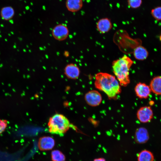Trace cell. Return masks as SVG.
Returning a JSON list of instances; mask_svg holds the SVG:
<instances>
[{
	"instance_id": "1",
	"label": "cell",
	"mask_w": 161,
	"mask_h": 161,
	"mask_svg": "<svg viewBox=\"0 0 161 161\" xmlns=\"http://www.w3.org/2000/svg\"><path fill=\"white\" fill-rule=\"evenodd\" d=\"M95 88L104 92L110 100L116 99L121 92V88L116 77L106 72H100L95 76Z\"/></svg>"
},
{
	"instance_id": "2",
	"label": "cell",
	"mask_w": 161,
	"mask_h": 161,
	"mask_svg": "<svg viewBox=\"0 0 161 161\" xmlns=\"http://www.w3.org/2000/svg\"><path fill=\"white\" fill-rule=\"evenodd\" d=\"M133 63V61L126 55L112 62L113 72L121 86L126 87L130 83L129 71Z\"/></svg>"
},
{
	"instance_id": "3",
	"label": "cell",
	"mask_w": 161,
	"mask_h": 161,
	"mask_svg": "<svg viewBox=\"0 0 161 161\" xmlns=\"http://www.w3.org/2000/svg\"><path fill=\"white\" fill-rule=\"evenodd\" d=\"M69 120L61 114H56L50 117L48 123L49 131L53 134L64 135L70 126Z\"/></svg>"
},
{
	"instance_id": "4",
	"label": "cell",
	"mask_w": 161,
	"mask_h": 161,
	"mask_svg": "<svg viewBox=\"0 0 161 161\" xmlns=\"http://www.w3.org/2000/svg\"><path fill=\"white\" fill-rule=\"evenodd\" d=\"M69 33L68 28L65 25L59 24L55 26L52 31L53 38L60 41H64L68 37Z\"/></svg>"
},
{
	"instance_id": "5",
	"label": "cell",
	"mask_w": 161,
	"mask_h": 161,
	"mask_svg": "<svg viewBox=\"0 0 161 161\" xmlns=\"http://www.w3.org/2000/svg\"><path fill=\"white\" fill-rule=\"evenodd\" d=\"M86 103L89 106L96 107L101 103L102 98L101 94L96 90H92L86 92L84 96Z\"/></svg>"
},
{
	"instance_id": "6",
	"label": "cell",
	"mask_w": 161,
	"mask_h": 161,
	"mask_svg": "<svg viewBox=\"0 0 161 161\" xmlns=\"http://www.w3.org/2000/svg\"><path fill=\"white\" fill-rule=\"evenodd\" d=\"M137 117L141 123H146L150 122L153 116V111L150 106H144L140 108L137 112Z\"/></svg>"
},
{
	"instance_id": "7",
	"label": "cell",
	"mask_w": 161,
	"mask_h": 161,
	"mask_svg": "<svg viewBox=\"0 0 161 161\" xmlns=\"http://www.w3.org/2000/svg\"><path fill=\"white\" fill-rule=\"evenodd\" d=\"M134 90L136 96L140 99L147 98L151 92L149 86L142 82L136 84Z\"/></svg>"
},
{
	"instance_id": "8",
	"label": "cell",
	"mask_w": 161,
	"mask_h": 161,
	"mask_svg": "<svg viewBox=\"0 0 161 161\" xmlns=\"http://www.w3.org/2000/svg\"><path fill=\"white\" fill-rule=\"evenodd\" d=\"M64 73L68 78L75 80L79 77L80 70L79 67L76 64L70 63L66 66L64 68Z\"/></svg>"
},
{
	"instance_id": "9",
	"label": "cell",
	"mask_w": 161,
	"mask_h": 161,
	"mask_svg": "<svg viewBox=\"0 0 161 161\" xmlns=\"http://www.w3.org/2000/svg\"><path fill=\"white\" fill-rule=\"evenodd\" d=\"M149 139V135L148 130L145 128L140 127L137 128L134 134V140L137 143L144 144Z\"/></svg>"
},
{
	"instance_id": "10",
	"label": "cell",
	"mask_w": 161,
	"mask_h": 161,
	"mask_svg": "<svg viewBox=\"0 0 161 161\" xmlns=\"http://www.w3.org/2000/svg\"><path fill=\"white\" fill-rule=\"evenodd\" d=\"M55 145L54 139L51 137L44 136L40 137L38 141V147L42 151L52 149Z\"/></svg>"
},
{
	"instance_id": "11",
	"label": "cell",
	"mask_w": 161,
	"mask_h": 161,
	"mask_svg": "<svg viewBox=\"0 0 161 161\" xmlns=\"http://www.w3.org/2000/svg\"><path fill=\"white\" fill-rule=\"evenodd\" d=\"M96 28L100 33L103 34L108 32L112 28V24L110 19L107 18L100 19L97 23Z\"/></svg>"
},
{
	"instance_id": "12",
	"label": "cell",
	"mask_w": 161,
	"mask_h": 161,
	"mask_svg": "<svg viewBox=\"0 0 161 161\" xmlns=\"http://www.w3.org/2000/svg\"><path fill=\"white\" fill-rule=\"evenodd\" d=\"M151 92L157 95H161V76L154 77L149 85Z\"/></svg>"
},
{
	"instance_id": "13",
	"label": "cell",
	"mask_w": 161,
	"mask_h": 161,
	"mask_svg": "<svg viewBox=\"0 0 161 161\" xmlns=\"http://www.w3.org/2000/svg\"><path fill=\"white\" fill-rule=\"evenodd\" d=\"M66 7L67 9L72 12L79 10L83 5L82 0H66Z\"/></svg>"
},
{
	"instance_id": "14",
	"label": "cell",
	"mask_w": 161,
	"mask_h": 161,
	"mask_svg": "<svg viewBox=\"0 0 161 161\" xmlns=\"http://www.w3.org/2000/svg\"><path fill=\"white\" fill-rule=\"evenodd\" d=\"M134 56L136 59L143 61L146 59L148 57V52L147 49L144 47L139 45L134 50Z\"/></svg>"
},
{
	"instance_id": "15",
	"label": "cell",
	"mask_w": 161,
	"mask_h": 161,
	"mask_svg": "<svg viewBox=\"0 0 161 161\" xmlns=\"http://www.w3.org/2000/svg\"><path fill=\"white\" fill-rule=\"evenodd\" d=\"M15 11L13 8L10 6L3 7L0 11V16L1 18L6 21L10 20L14 16Z\"/></svg>"
},
{
	"instance_id": "16",
	"label": "cell",
	"mask_w": 161,
	"mask_h": 161,
	"mask_svg": "<svg viewBox=\"0 0 161 161\" xmlns=\"http://www.w3.org/2000/svg\"><path fill=\"white\" fill-rule=\"evenodd\" d=\"M137 159L138 161H154V157L151 151L144 149L138 154Z\"/></svg>"
},
{
	"instance_id": "17",
	"label": "cell",
	"mask_w": 161,
	"mask_h": 161,
	"mask_svg": "<svg viewBox=\"0 0 161 161\" xmlns=\"http://www.w3.org/2000/svg\"><path fill=\"white\" fill-rule=\"evenodd\" d=\"M51 158L52 161H65V158L64 155L58 150H54L51 153Z\"/></svg>"
},
{
	"instance_id": "18",
	"label": "cell",
	"mask_w": 161,
	"mask_h": 161,
	"mask_svg": "<svg viewBox=\"0 0 161 161\" xmlns=\"http://www.w3.org/2000/svg\"><path fill=\"white\" fill-rule=\"evenodd\" d=\"M151 14L153 17L157 21H161V6H157L152 9Z\"/></svg>"
},
{
	"instance_id": "19",
	"label": "cell",
	"mask_w": 161,
	"mask_h": 161,
	"mask_svg": "<svg viewBox=\"0 0 161 161\" xmlns=\"http://www.w3.org/2000/svg\"><path fill=\"white\" fill-rule=\"evenodd\" d=\"M128 4L131 8L137 9L142 4V0H127Z\"/></svg>"
},
{
	"instance_id": "20",
	"label": "cell",
	"mask_w": 161,
	"mask_h": 161,
	"mask_svg": "<svg viewBox=\"0 0 161 161\" xmlns=\"http://www.w3.org/2000/svg\"><path fill=\"white\" fill-rule=\"evenodd\" d=\"M8 121L7 120L0 119V135L5 130Z\"/></svg>"
},
{
	"instance_id": "21",
	"label": "cell",
	"mask_w": 161,
	"mask_h": 161,
	"mask_svg": "<svg viewBox=\"0 0 161 161\" xmlns=\"http://www.w3.org/2000/svg\"><path fill=\"white\" fill-rule=\"evenodd\" d=\"M90 122L92 123L93 125L95 127L97 126L99 124V122L98 121L96 120L93 118H90Z\"/></svg>"
},
{
	"instance_id": "22",
	"label": "cell",
	"mask_w": 161,
	"mask_h": 161,
	"mask_svg": "<svg viewBox=\"0 0 161 161\" xmlns=\"http://www.w3.org/2000/svg\"><path fill=\"white\" fill-rule=\"evenodd\" d=\"M93 161H106L105 159L103 157H99L94 159Z\"/></svg>"
},
{
	"instance_id": "23",
	"label": "cell",
	"mask_w": 161,
	"mask_h": 161,
	"mask_svg": "<svg viewBox=\"0 0 161 161\" xmlns=\"http://www.w3.org/2000/svg\"><path fill=\"white\" fill-rule=\"evenodd\" d=\"M64 55L66 57H68L69 55V53L68 51H65L64 52Z\"/></svg>"
},
{
	"instance_id": "24",
	"label": "cell",
	"mask_w": 161,
	"mask_h": 161,
	"mask_svg": "<svg viewBox=\"0 0 161 161\" xmlns=\"http://www.w3.org/2000/svg\"><path fill=\"white\" fill-rule=\"evenodd\" d=\"M149 105H150V106H151L154 105V102L153 100H151L149 102Z\"/></svg>"
},
{
	"instance_id": "25",
	"label": "cell",
	"mask_w": 161,
	"mask_h": 161,
	"mask_svg": "<svg viewBox=\"0 0 161 161\" xmlns=\"http://www.w3.org/2000/svg\"><path fill=\"white\" fill-rule=\"evenodd\" d=\"M160 40L161 41V35L160 36Z\"/></svg>"
}]
</instances>
